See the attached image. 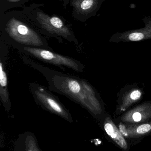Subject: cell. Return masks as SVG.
Segmentation results:
<instances>
[{
	"instance_id": "1",
	"label": "cell",
	"mask_w": 151,
	"mask_h": 151,
	"mask_svg": "<svg viewBox=\"0 0 151 151\" xmlns=\"http://www.w3.org/2000/svg\"><path fill=\"white\" fill-rule=\"evenodd\" d=\"M53 81L58 89L90 110L98 107L94 91L85 82L63 76H55Z\"/></svg>"
},
{
	"instance_id": "2",
	"label": "cell",
	"mask_w": 151,
	"mask_h": 151,
	"mask_svg": "<svg viewBox=\"0 0 151 151\" xmlns=\"http://www.w3.org/2000/svg\"><path fill=\"white\" fill-rule=\"evenodd\" d=\"M6 31L12 39L21 44L33 47L43 45L42 40L34 31L16 19L8 22Z\"/></svg>"
},
{
	"instance_id": "3",
	"label": "cell",
	"mask_w": 151,
	"mask_h": 151,
	"mask_svg": "<svg viewBox=\"0 0 151 151\" xmlns=\"http://www.w3.org/2000/svg\"><path fill=\"white\" fill-rule=\"evenodd\" d=\"M25 50L42 61L57 65H63L76 71H81L80 65L74 59L66 57L49 50L38 48L25 47Z\"/></svg>"
},
{
	"instance_id": "4",
	"label": "cell",
	"mask_w": 151,
	"mask_h": 151,
	"mask_svg": "<svg viewBox=\"0 0 151 151\" xmlns=\"http://www.w3.org/2000/svg\"><path fill=\"white\" fill-rule=\"evenodd\" d=\"M36 19L41 27L50 33L62 36L66 40L71 39L72 34L71 31L58 17H50L39 12L36 14Z\"/></svg>"
},
{
	"instance_id": "5",
	"label": "cell",
	"mask_w": 151,
	"mask_h": 151,
	"mask_svg": "<svg viewBox=\"0 0 151 151\" xmlns=\"http://www.w3.org/2000/svg\"><path fill=\"white\" fill-rule=\"evenodd\" d=\"M142 20L144 23V27L123 32L116 33L111 37L110 41L119 42L121 41H139L151 39V17H144Z\"/></svg>"
},
{
	"instance_id": "6",
	"label": "cell",
	"mask_w": 151,
	"mask_h": 151,
	"mask_svg": "<svg viewBox=\"0 0 151 151\" xmlns=\"http://www.w3.org/2000/svg\"><path fill=\"white\" fill-rule=\"evenodd\" d=\"M105 0H73V14L79 15L84 20L94 17L100 9Z\"/></svg>"
},
{
	"instance_id": "7",
	"label": "cell",
	"mask_w": 151,
	"mask_h": 151,
	"mask_svg": "<svg viewBox=\"0 0 151 151\" xmlns=\"http://www.w3.org/2000/svg\"><path fill=\"white\" fill-rule=\"evenodd\" d=\"M36 98L51 111L64 118H68V114L63 106L49 93L41 88L35 90Z\"/></svg>"
},
{
	"instance_id": "8",
	"label": "cell",
	"mask_w": 151,
	"mask_h": 151,
	"mask_svg": "<svg viewBox=\"0 0 151 151\" xmlns=\"http://www.w3.org/2000/svg\"><path fill=\"white\" fill-rule=\"evenodd\" d=\"M104 129L107 134L111 137L115 142L122 149L125 150L127 149V145L126 141L122 136L120 131L118 129L112 122H109L105 123L104 125Z\"/></svg>"
},
{
	"instance_id": "9",
	"label": "cell",
	"mask_w": 151,
	"mask_h": 151,
	"mask_svg": "<svg viewBox=\"0 0 151 151\" xmlns=\"http://www.w3.org/2000/svg\"><path fill=\"white\" fill-rule=\"evenodd\" d=\"M0 96L3 104L5 107L10 106L8 90V79L2 63H0Z\"/></svg>"
},
{
	"instance_id": "10",
	"label": "cell",
	"mask_w": 151,
	"mask_h": 151,
	"mask_svg": "<svg viewBox=\"0 0 151 151\" xmlns=\"http://www.w3.org/2000/svg\"><path fill=\"white\" fill-rule=\"evenodd\" d=\"M142 93L138 90L132 91L124 97L121 104V110H124L131 105L134 102L138 100L141 98Z\"/></svg>"
},
{
	"instance_id": "11",
	"label": "cell",
	"mask_w": 151,
	"mask_h": 151,
	"mask_svg": "<svg viewBox=\"0 0 151 151\" xmlns=\"http://www.w3.org/2000/svg\"><path fill=\"white\" fill-rule=\"evenodd\" d=\"M151 129V126L150 124H143L137 127V131L138 134H144L150 131Z\"/></svg>"
},
{
	"instance_id": "12",
	"label": "cell",
	"mask_w": 151,
	"mask_h": 151,
	"mask_svg": "<svg viewBox=\"0 0 151 151\" xmlns=\"http://www.w3.org/2000/svg\"><path fill=\"white\" fill-rule=\"evenodd\" d=\"M119 128V131H120L121 133L122 134V135L126 137L128 135L126 127L123 124L121 123L120 124Z\"/></svg>"
},
{
	"instance_id": "13",
	"label": "cell",
	"mask_w": 151,
	"mask_h": 151,
	"mask_svg": "<svg viewBox=\"0 0 151 151\" xmlns=\"http://www.w3.org/2000/svg\"><path fill=\"white\" fill-rule=\"evenodd\" d=\"M20 1V0H7V1L9 3H16L17 2L19 1Z\"/></svg>"
},
{
	"instance_id": "14",
	"label": "cell",
	"mask_w": 151,
	"mask_h": 151,
	"mask_svg": "<svg viewBox=\"0 0 151 151\" xmlns=\"http://www.w3.org/2000/svg\"><path fill=\"white\" fill-rule=\"evenodd\" d=\"M29 151H34V150H29Z\"/></svg>"
}]
</instances>
